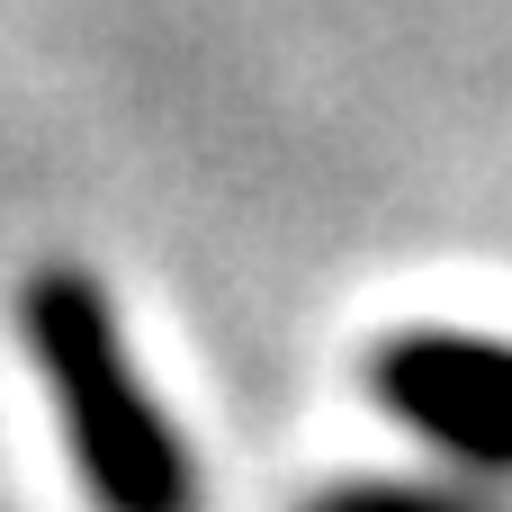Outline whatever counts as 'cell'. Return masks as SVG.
I'll return each instance as SVG.
<instances>
[{
    "label": "cell",
    "mask_w": 512,
    "mask_h": 512,
    "mask_svg": "<svg viewBox=\"0 0 512 512\" xmlns=\"http://www.w3.org/2000/svg\"><path fill=\"white\" fill-rule=\"evenodd\" d=\"M315 512H512L486 477H351L333 495H315Z\"/></svg>",
    "instance_id": "3957f363"
},
{
    "label": "cell",
    "mask_w": 512,
    "mask_h": 512,
    "mask_svg": "<svg viewBox=\"0 0 512 512\" xmlns=\"http://www.w3.org/2000/svg\"><path fill=\"white\" fill-rule=\"evenodd\" d=\"M369 405L405 423L459 477H512V342L459 324H405L369 351Z\"/></svg>",
    "instance_id": "7a4b0ae2"
},
{
    "label": "cell",
    "mask_w": 512,
    "mask_h": 512,
    "mask_svg": "<svg viewBox=\"0 0 512 512\" xmlns=\"http://www.w3.org/2000/svg\"><path fill=\"white\" fill-rule=\"evenodd\" d=\"M9 315H18V342L45 378V405L63 423L81 495L99 512H198L189 432L171 423V405L135 369L117 297L81 261H45L18 279Z\"/></svg>",
    "instance_id": "6da1fadb"
}]
</instances>
